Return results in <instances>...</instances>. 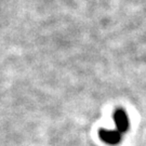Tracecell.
Masks as SVG:
<instances>
[{"mask_svg": "<svg viewBox=\"0 0 146 146\" xmlns=\"http://www.w3.org/2000/svg\"><path fill=\"white\" fill-rule=\"evenodd\" d=\"M114 120H115L116 127L117 130L119 131L120 133H125V131H128L129 129V119H128V115L123 110L118 108L114 111Z\"/></svg>", "mask_w": 146, "mask_h": 146, "instance_id": "obj_2", "label": "cell"}, {"mask_svg": "<svg viewBox=\"0 0 146 146\" xmlns=\"http://www.w3.org/2000/svg\"><path fill=\"white\" fill-rule=\"evenodd\" d=\"M100 139L106 144L110 145H117L119 144L121 139H122V134L120 133L118 130H106V129H101L99 131Z\"/></svg>", "mask_w": 146, "mask_h": 146, "instance_id": "obj_1", "label": "cell"}]
</instances>
